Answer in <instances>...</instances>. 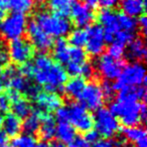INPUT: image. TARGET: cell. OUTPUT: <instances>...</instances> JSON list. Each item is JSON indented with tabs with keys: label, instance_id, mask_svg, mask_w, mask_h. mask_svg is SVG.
Listing matches in <instances>:
<instances>
[{
	"label": "cell",
	"instance_id": "38",
	"mask_svg": "<svg viewBox=\"0 0 147 147\" xmlns=\"http://www.w3.org/2000/svg\"><path fill=\"white\" fill-rule=\"evenodd\" d=\"M116 143L111 139H99L97 142L93 143L92 147H114Z\"/></svg>",
	"mask_w": 147,
	"mask_h": 147
},
{
	"label": "cell",
	"instance_id": "31",
	"mask_svg": "<svg viewBox=\"0 0 147 147\" xmlns=\"http://www.w3.org/2000/svg\"><path fill=\"white\" fill-rule=\"evenodd\" d=\"M125 55V45L118 42H113L108 49V55L115 59H121Z\"/></svg>",
	"mask_w": 147,
	"mask_h": 147
},
{
	"label": "cell",
	"instance_id": "35",
	"mask_svg": "<svg viewBox=\"0 0 147 147\" xmlns=\"http://www.w3.org/2000/svg\"><path fill=\"white\" fill-rule=\"evenodd\" d=\"M10 105V101L7 98L6 94H0V113H8Z\"/></svg>",
	"mask_w": 147,
	"mask_h": 147
},
{
	"label": "cell",
	"instance_id": "12",
	"mask_svg": "<svg viewBox=\"0 0 147 147\" xmlns=\"http://www.w3.org/2000/svg\"><path fill=\"white\" fill-rule=\"evenodd\" d=\"M30 42L35 49L41 51H49L53 47V38L47 35L41 28L36 24L34 20H30L26 26Z\"/></svg>",
	"mask_w": 147,
	"mask_h": 147
},
{
	"label": "cell",
	"instance_id": "49",
	"mask_svg": "<svg viewBox=\"0 0 147 147\" xmlns=\"http://www.w3.org/2000/svg\"><path fill=\"white\" fill-rule=\"evenodd\" d=\"M3 88H4V84H3V82H2V80L0 79V92L3 90Z\"/></svg>",
	"mask_w": 147,
	"mask_h": 147
},
{
	"label": "cell",
	"instance_id": "2",
	"mask_svg": "<svg viewBox=\"0 0 147 147\" xmlns=\"http://www.w3.org/2000/svg\"><path fill=\"white\" fill-rule=\"evenodd\" d=\"M35 22L51 37H63L71 30V23L65 17L59 16L49 11L40 10L35 16Z\"/></svg>",
	"mask_w": 147,
	"mask_h": 147
},
{
	"label": "cell",
	"instance_id": "21",
	"mask_svg": "<svg viewBox=\"0 0 147 147\" xmlns=\"http://www.w3.org/2000/svg\"><path fill=\"white\" fill-rule=\"evenodd\" d=\"M69 42L63 37H59L53 43V57L59 65H67L69 57Z\"/></svg>",
	"mask_w": 147,
	"mask_h": 147
},
{
	"label": "cell",
	"instance_id": "27",
	"mask_svg": "<svg viewBox=\"0 0 147 147\" xmlns=\"http://www.w3.org/2000/svg\"><path fill=\"white\" fill-rule=\"evenodd\" d=\"M122 134L126 139L132 142H137L146 137V130L144 127H125L122 129Z\"/></svg>",
	"mask_w": 147,
	"mask_h": 147
},
{
	"label": "cell",
	"instance_id": "1",
	"mask_svg": "<svg viewBox=\"0 0 147 147\" xmlns=\"http://www.w3.org/2000/svg\"><path fill=\"white\" fill-rule=\"evenodd\" d=\"M37 85L43 86L47 92H61L67 80V74L59 63H55L45 53H39L33 63V76Z\"/></svg>",
	"mask_w": 147,
	"mask_h": 147
},
{
	"label": "cell",
	"instance_id": "3",
	"mask_svg": "<svg viewBox=\"0 0 147 147\" xmlns=\"http://www.w3.org/2000/svg\"><path fill=\"white\" fill-rule=\"evenodd\" d=\"M140 105L138 102L116 100L111 103L108 110L114 117H118L125 127H134L141 122L139 116Z\"/></svg>",
	"mask_w": 147,
	"mask_h": 147
},
{
	"label": "cell",
	"instance_id": "46",
	"mask_svg": "<svg viewBox=\"0 0 147 147\" xmlns=\"http://www.w3.org/2000/svg\"><path fill=\"white\" fill-rule=\"evenodd\" d=\"M49 146L51 147H67L65 143L61 142V141H59V140H53V142L49 144Z\"/></svg>",
	"mask_w": 147,
	"mask_h": 147
},
{
	"label": "cell",
	"instance_id": "20",
	"mask_svg": "<svg viewBox=\"0 0 147 147\" xmlns=\"http://www.w3.org/2000/svg\"><path fill=\"white\" fill-rule=\"evenodd\" d=\"M42 112L39 110H34L30 112V114L24 118V121L21 124V128L27 135H32L38 131L41 123V117H42Z\"/></svg>",
	"mask_w": 147,
	"mask_h": 147
},
{
	"label": "cell",
	"instance_id": "33",
	"mask_svg": "<svg viewBox=\"0 0 147 147\" xmlns=\"http://www.w3.org/2000/svg\"><path fill=\"white\" fill-rule=\"evenodd\" d=\"M101 91H102V94L104 99L106 100L110 101L114 98V95H115V91L113 89V84H111L109 81H104L101 85Z\"/></svg>",
	"mask_w": 147,
	"mask_h": 147
},
{
	"label": "cell",
	"instance_id": "7",
	"mask_svg": "<svg viewBox=\"0 0 147 147\" xmlns=\"http://www.w3.org/2000/svg\"><path fill=\"white\" fill-rule=\"evenodd\" d=\"M94 118V126L100 136L105 139L113 137L119 130V122L107 108H99L96 110Z\"/></svg>",
	"mask_w": 147,
	"mask_h": 147
},
{
	"label": "cell",
	"instance_id": "18",
	"mask_svg": "<svg viewBox=\"0 0 147 147\" xmlns=\"http://www.w3.org/2000/svg\"><path fill=\"white\" fill-rule=\"evenodd\" d=\"M21 119L16 117L13 113H6L2 119L3 131L7 136L16 137L21 131Z\"/></svg>",
	"mask_w": 147,
	"mask_h": 147
},
{
	"label": "cell",
	"instance_id": "41",
	"mask_svg": "<svg viewBox=\"0 0 147 147\" xmlns=\"http://www.w3.org/2000/svg\"><path fill=\"white\" fill-rule=\"evenodd\" d=\"M137 24H139V26H140L141 29H142L143 33L145 34V33H146V28H147V18L144 14L139 16V19H138V21H137Z\"/></svg>",
	"mask_w": 147,
	"mask_h": 147
},
{
	"label": "cell",
	"instance_id": "8",
	"mask_svg": "<svg viewBox=\"0 0 147 147\" xmlns=\"http://www.w3.org/2000/svg\"><path fill=\"white\" fill-rule=\"evenodd\" d=\"M34 47L27 39L17 38L11 40L10 45H9V59H11L15 63L22 65L24 63H27L34 57Z\"/></svg>",
	"mask_w": 147,
	"mask_h": 147
},
{
	"label": "cell",
	"instance_id": "29",
	"mask_svg": "<svg viewBox=\"0 0 147 147\" xmlns=\"http://www.w3.org/2000/svg\"><path fill=\"white\" fill-rule=\"evenodd\" d=\"M73 47H81L82 49L84 45H86L87 42V32L85 29L78 28L73 30L69 33V41Z\"/></svg>",
	"mask_w": 147,
	"mask_h": 147
},
{
	"label": "cell",
	"instance_id": "47",
	"mask_svg": "<svg viewBox=\"0 0 147 147\" xmlns=\"http://www.w3.org/2000/svg\"><path fill=\"white\" fill-rule=\"evenodd\" d=\"M35 147H51V146H49V143L45 142V141H41V142H39L38 144H36Z\"/></svg>",
	"mask_w": 147,
	"mask_h": 147
},
{
	"label": "cell",
	"instance_id": "23",
	"mask_svg": "<svg viewBox=\"0 0 147 147\" xmlns=\"http://www.w3.org/2000/svg\"><path fill=\"white\" fill-rule=\"evenodd\" d=\"M55 136L57 140L65 143H71L76 138V129L74 128L69 122H59L55 128Z\"/></svg>",
	"mask_w": 147,
	"mask_h": 147
},
{
	"label": "cell",
	"instance_id": "10",
	"mask_svg": "<svg viewBox=\"0 0 147 147\" xmlns=\"http://www.w3.org/2000/svg\"><path fill=\"white\" fill-rule=\"evenodd\" d=\"M79 100L80 104H82L88 111L98 110L104 103V97L101 91V87L97 83H90L86 85Z\"/></svg>",
	"mask_w": 147,
	"mask_h": 147
},
{
	"label": "cell",
	"instance_id": "15",
	"mask_svg": "<svg viewBox=\"0 0 147 147\" xmlns=\"http://www.w3.org/2000/svg\"><path fill=\"white\" fill-rule=\"evenodd\" d=\"M87 63V55L81 47H69V61L65 65V71L73 77H80L83 65Z\"/></svg>",
	"mask_w": 147,
	"mask_h": 147
},
{
	"label": "cell",
	"instance_id": "16",
	"mask_svg": "<svg viewBox=\"0 0 147 147\" xmlns=\"http://www.w3.org/2000/svg\"><path fill=\"white\" fill-rule=\"evenodd\" d=\"M147 49L145 47L144 41L140 37H136L128 43L126 57L132 61H143L146 57Z\"/></svg>",
	"mask_w": 147,
	"mask_h": 147
},
{
	"label": "cell",
	"instance_id": "28",
	"mask_svg": "<svg viewBox=\"0 0 147 147\" xmlns=\"http://www.w3.org/2000/svg\"><path fill=\"white\" fill-rule=\"evenodd\" d=\"M33 7V0H10L9 8L15 13L24 15L28 13Z\"/></svg>",
	"mask_w": 147,
	"mask_h": 147
},
{
	"label": "cell",
	"instance_id": "43",
	"mask_svg": "<svg viewBox=\"0 0 147 147\" xmlns=\"http://www.w3.org/2000/svg\"><path fill=\"white\" fill-rule=\"evenodd\" d=\"M146 105H145V103H142V104L140 105V111H139V116H140V119L141 121H145V119H146Z\"/></svg>",
	"mask_w": 147,
	"mask_h": 147
},
{
	"label": "cell",
	"instance_id": "48",
	"mask_svg": "<svg viewBox=\"0 0 147 147\" xmlns=\"http://www.w3.org/2000/svg\"><path fill=\"white\" fill-rule=\"evenodd\" d=\"M5 14H6V11L3 10V9L1 8V6H0V21H1L3 18H4V17H5Z\"/></svg>",
	"mask_w": 147,
	"mask_h": 147
},
{
	"label": "cell",
	"instance_id": "25",
	"mask_svg": "<svg viewBox=\"0 0 147 147\" xmlns=\"http://www.w3.org/2000/svg\"><path fill=\"white\" fill-rule=\"evenodd\" d=\"M12 111L13 114L16 117H18L19 119H22L27 117L31 112V105L30 103L28 102L26 98L24 97H21L20 99H18L17 101L13 102L12 104Z\"/></svg>",
	"mask_w": 147,
	"mask_h": 147
},
{
	"label": "cell",
	"instance_id": "19",
	"mask_svg": "<svg viewBox=\"0 0 147 147\" xmlns=\"http://www.w3.org/2000/svg\"><path fill=\"white\" fill-rule=\"evenodd\" d=\"M123 13L130 17H139L145 11V4L143 0H120Z\"/></svg>",
	"mask_w": 147,
	"mask_h": 147
},
{
	"label": "cell",
	"instance_id": "53",
	"mask_svg": "<svg viewBox=\"0 0 147 147\" xmlns=\"http://www.w3.org/2000/svg\"><path fill=\"white\" fill-rule=\"evenodd\" d=\"M119 147H132V146H130V145H121Z\"/></svg>",
	"mask_w": 147,
	"mask_h": 147
},
{
	"label": "cell",
	"instance_id": "51",
	"mask_svg": "<svg viewBox=\"0 0 147 147\" xmlns=\"http://www.w3.org/2000/svg\"><path fill=\"white\" fill-rule=\"evenodd\" d=\"M36 2H39V3H42V2H45V1H47V0H35Z\"/></svg>",
	"mask_w": 147,
	"mask_h": 147
},
{
	"label": "cell",
	"instance_id": "5",
	"mask_svg": "<svg viewBox=\"0 0 147 147\" xmlns=\"http://www.w3.org/2000/svg\"><path fill=\"white\" fill-rule=\"evenodd\" d=\"M67 108V122L80 132H88L94 127V118L80 103H71Z\"/></svg>",
	"mask_w": 147,
	"mask_h": 147
},
{
	"label": "cell",
	"instance_id": "39",
	"mask_svg": "<svg viewBox=\"0 0 147 147\" xmlns=\"http://www.w3.org/2000/svg\"><path fill=\"white\" fill-rule=\"evenodd\" d=\"M120 0H99V4L102 5L105 9H111L119 4Z\"/></svg>",
	"mask_w": 147,
	"mask_h": 147
},
{
	"label": "cell",
	"instance_id": "54",
	"mask_svg": "<svg viewBox=\"0 0 147 147\" xmlns=\"http://www.w3.org/2000/svg\"><path fill=\"white\" fill-rule=\"evenodd\" d=\"M2 71H3V69H2V67H0V75H1V73H2Z\"/></svg>",
	"mask_w": 147,
	"mask_h": 147
},
{
	"label": "cell",
	"instance_id": "32",
	"mask_svg": "<svg viewBox=\"0 0 147 147\" xmlns=\"http://www.w3.org/2000/svg\"><path fill=\"white\" fill-rule=\"evenodd\" d=\"M134 38H135V34L133 32L119 30L114 36V42H118L123 45H126L130 41H132Z\"/></svg>",
	"mask_w": 147,
	"mask_h": 147
},
{
	"label": "cell",
	"instance_id": "36",
	"mask_svg": "<svg viewBox=\"0 0 147 147\" xmlns=\"http://www.w3.org/2000/svg\"><path fill=\"white\" fill-rule=\"evenodd\" d=\"M99 138H100V135H99V133L97 132L96 130H93V129H92V130L86 132V135H85L84 139L88 143H95V142H97V141L99 140Z\"/></svg>",
	"mask_w": 147,
	"mask_h": 147
},
{
	"label": "cell",
	"instance_id": "14",
	"mask_svg": "<svg viewBox=\"0 0 147 147\" xmlns=\"http://www.w3.org/2000/svg\"><path fill=\"white\" fill-rule=\"evenodd\" d=\"M34 101L36 103L37 110L47 114L55 112L63 105V100L59 95L47 91H40L34 98Z\"/></svg>",
	"mask_w": 147,
	"mask_h": 147
},
{
	"label": "cell",
	"instance_id": "6",
	"mask_svg": "<svg viewBox=\"0 0 147 147\" xmlns=\"http://www.w3.org/2000/svg\"><path fill=\"white\" fill-rule=\"evenodd\" d=\"M27 21L23 14L12 12L0 21V33L9 40L21 38L26 31Z\"/></svg>",
	"mask_w": 147,
	"mask_h": 147
},
{
	"label": "cell",
	"instance_id": "4",
	"mask_svg": "<svg viewBox=\"0 0 147 147\" xmlns=\"http://www.w3.org/2000/svg\"><path fill=\"white\" fill-rule=\"evenodd\" d=\"M146 71L140 63H133L123 69L117 82L113 84L114 91H120L125 87H138L146 85Z\"/></svg>",
	"mask_w": 147,
	"mask_h": 147
},
{
	"label": "cell",
	"instance_id": "45",
	"mask_svg": "<svg viewBox=\"0 0 147 147\" xmlns=\"http://www.w3.org/2000/svg\"><path fill=\"white\" fill-rule=\"evenodd\" d=\"M135 147H147V139L146 137L143 139H140L139 141L135 142Z\"/></svg>",
	"mask_w": 147,
	"mask_h": 147
},
{
	"label": "cell",
	"instance_id": "9",
	"mask_svg": "<svg viewBox=\"0 0 147 147\" xmlns=\"http://www.w3.org/2000/svg\"><path fill=\"white\" fill-rule=\"evenodd\" d=\"M97 69L107 81L116 80L125 67V61L115 59L108 55H102L97 59Z\"/></svg>",
	"mask_w": 147,
	"mask_h": 147
},
{
	"label": "cell",
	"instance_id": "42",
	"mask_svg": "<svg viewBox=\"0 0 147 147\" xmlns=\"http://www.w3.org/2000/svg\"><path fill=\"white\" fill-rule=\"evenodd\" d=\"M84 4L87 5L89 8H97L99 5V0H83Z\"/></svg>",
	"mask_w": 147,
	"mask_h": 147
},
{
	"label": "cell",
	"instance_id": "26",
	"mask_svg": "<svg viewBox=\"0 0 147 147\" xmlns=\"http://www.w3.org/2000/svg\"><path fill=\"white\" fill-rule=\"evenodd\" d=\"M117 21H118L119 30L135 32L137 28V20L133 17L124 14L123 12L117 13Z\"/></svg>",
	"mask_w": 147,
	"mask_h": 147
},
{
	"label": "cell",
	"instance_id": "34",
	"mask_svg": "<svg viewBox=\"0 0 147 147\" xmlns=\"http://www.w3.org/2000/svg\"><path fill=\"white\" fill-rule=\"evenodd\" d=\"M18 73L20 74L21 76L24 77L26 79H32L33 76V63L30 61H27L24 63L19 67L18 69Z\"/></svg>",
	"mask_w": 147,
	"mask_h": 147
},
{
	"label": "cell",
	"instance_id": "11",
	"mask_svg": "<svg viewBox=\"0 0 147 147\" xmlns=\"http://www.w3.org/2000/svg\"><path fill=\"white\" fill-rule=\"evenodd\" d=\"M87 32V42L86 47L89 55L93 57L102 55L105 49L104 31L100 24L89 25L86 29Z\"/></svg>",
	"mask_w": 147,
	"mask_h": 147
},
{
	"label": "cell",
	"instance_id": "30",
	"mask_svg": "<svg viewBox=\"0 0 147 147\" xmlns=\"http://www.w3.org/2000/svg\"><path fill=\"white\" fill-rule=\"evenodd\" d=\"M36 139L32 135H21L16 136L12 139V146L11 147H35L36 146Z\"/></svg>",
	"mask_w": 147,
	"mask_h": 147
},
{
	"label": "cell",
	"instance_id": "13",
	"mask_svg": "<svg viewBox=\"0 0 147 147\" xmlns=\"http://www.w3.org/2000/svg\"><path fill=\"white\" fill-rule=\"evenodd\" d=\"M69 15L71 17L73 23L79 28L89 26L95 19V14L91 10V8H89L84 3H81L78 0L74 2Z\"/></svg>",
	"mask_w": 147,
	"mask_h": 147
},
{
	"label": "cell",
	"instance_id": "52",
	"mask_svg": "<svg viewBox=\"0 0 147 147\" xmlns=\"http://www.w3.org/2000/svg\"><path fill=\"white\" fill-rule=\"evenodd\" d=\"M0 147H11V146H10V145L4 144V145H0Z\"/></svg>",
	"mask_w": 147,
	"mask_h": 147
},
{
	"label": "cell",
	"instance_id": "37",
	"mask_svg": "<svg viewBox=\"0 0 147 147\" xmlns=\"http://www.w3.org/2000/svg\"><path fill=\"white\" fill-rule=\"evenodd\" d=\"M69 147H90V144L83 137H77L69 143Z\"/></svg>",
	"mask_w": 147,
	"mask_h": 147
},
{
	"label": "cell",
	"instance_id": "40",
	"mask_svg": "<svg viewBox=\"0 0 147 147\" xmlns=\"http://www.w3.org/2000/svg\"><path fill=\"white\" fill-rule=\"evenodd\" d=\"M9 61V55L8 53L5 51L3 47H0V67H2V65H7Z\"/></svg>",
	"mask_w": 147,
	"mask_h": 147
},
{
	"label": "cell",
	"instance_id": "50",
	"mask_svg": "<svg viewBox=\"0 0 147 147\" xmlns=\"http://www.w3.org/2000/svg\"><path fill=\"white\" fill-rule=\"evenodd\" d=\"M2 117L0 116V128H1V127H2Z\"/></svg>",
	"mask_w": 147,
	"mask_h": 147
},
{
	"label": "cell",
	"instance_id": "17",
	"mask_svg": "<svg viewBox=\"0 0 147 147\" xmlns=\"http://www.w3.org/2000/svg\"><path fill=\"white\" fill-rule=\"evenodd\" d=\"M55 128H57V125H55V118L51 114L43 113L41 117L40 127L38 129L40 138L43 141L53 139L55 136Z\"/></svg>",
	"mask_w": 147,
	"mask_h": 147
},
{
	"label": "cell",
	"instance_id": "44",
	"mask_svg": "<svg viewBox=\"0 0 147 147\" xmlns=\"http://www.w3.org/2000/svg\"><path fill=\"white\" fill-rule=\"evenodd\" d=\"M8 141V136L3 130H0V145H4Z\"/></svg>",
	"mask_w": 147,
	"mask_h": 147
},
{
	"label": "cell",
	"instance_id": "24",
	"mask_svg": "<svg viewBox=\"0 0 147 147\" xmlns=\"http://www.w3.org/2000/svg\"><path fill=\"white\" fill-rule=\"evenodd\" d=\"M76 0H49V4L53 14L67 17L71 13V9Z\"/></svg>",
	"mask_w": 147,
	"mask_h": 147
},
{
	"label": "cell",
	"instance_id": "22",
	"mask_svg": "<svg viewBox=\"0 0 147 147\" xmlns=\"http://www.w3.org/2000/svg\"><path fill=\"white\" fill-rule=\"evenodd\" d=\"M86 86V81L82 77H73L69 79L65 86V92L69 98L79 99Z\"/></svg>",
	"mask_w": 147,
	"mask_h": 147
}]
</instances>
